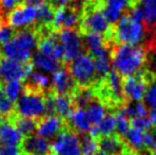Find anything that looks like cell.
<instances>
[{
	"label": "cell",
	"instance_id": "6da1fadb",
	"mask_svg": "<svg viewBox=\"0 0 156 155\" xmlns=\"http://www.w3.org/2000/svg\"><path fill=\"white\" fill-rule=\"evenodd\" d=\"M147 61V51L144 47L118 45L111 54V62L115 71L121 77L137 75Z\"/></svg>",
	"mask_w": 156,
	"mask_h": 155
},
{
	"label": "cell",
	"instance_id": "7a4b0ae2",
	"mask_svg": "<svg viewBox=\"0 0 156 155\" xmlns=\"http://www.w3.org/2000/svg\"><path fill=\"white\" fill-rule=\"evenodd\" d=\"M39 38L34 30L25 29L15 33L14 37L4 44L0 49L3 58L14 61L20 64L31 62L32 52L38 47Z\"/></svg>",
	"mask_w": 156,
	"mask_h": 155
},
{
	"label": "cell",
	"instance_id": "3957f363",
	"mask_svg": "<svg viewBox=\"0 0 156 155\" xmlns=\"http://www.w3.org/2000/svg\"><path fill=\"white\" fill-rule=\"evenodd\" d=\"M84 8V16L81 19V30L84 33H98L105 36L106 38H112L111 23L107 21L103 15L100 5L94 0H87Z\"/></svg>",
	"mask_w": 156,
	"mask_h": 155
},
{
	"label": "cell",
	"instance_id": "277c9868",
	"mask_svg": "<svg viewBox=\"0 0 156 155\" xmlns=\"http://www.w3.org/2000/svg\"><path fill=\"white\" fill-rule=\"evenodd\" d=\"M15 115L36 120L45 116V93L26 85L15 106Z\"/></svg>",
	"mask_w": 156,
	"mask_h": 155
},
{
	"label": "cell",
	"instance_id": "5b68a950",
	"mask_svg": "<svg viewBox=\"0 0 156 155\" xmlns=\"http://www.w3.org/2000/svg\"><path fill=\"white\" fill-rule=\"evenodd\" d=\"M144 23L132 19L129 15L122 16L112 32V39L119 45L137 46L144 38Z\"/></svg>",
	"mask_w": 156,
	"mask_h": 155
},
{
	"label": "cell",
	"instance_id": "8992f818",
	"mask_svg": "<svg viewBox=\"0 0 156 155\" xmlns=\"http://www.w3.org/2000/svg\"><path fill=\"white\" fill-rule=\"evenodd\" d=\"M69 72L79 87H89L97 78L94 58L89 54H81L70 62Z\"/></svg>",
	"mask_w": 156,
	"mask_h": 155
},
{
	"label": "cell",
	"instance_id": "52a82bcc",
	"mask_svg": "<svg viewBox=\"0 0 156 155\" xmlns=\"http://www.w3.org/2000/svg\"><path fill=\"white\" fill-rule=\"evenodd\" d=\"M99 96L103 101L108 102L109 104L121 105L124 102L123 95V80L115 70L111 71L108 75L98 84Z\"/></svg>",
	"mask_w": 156,
	"mask_h": 155
},
{
	"label": "cell",
	"instance_id": "ba28073f",
	"mask_svg": "<svg viewBox=\"0 0 156 155\" xmlns=\"http://www.w3.org/2000/svg\"><path fill=\"white\" fill-rule=\"evenodd\" d=\"M58 38L63 49L64 62H72L82 54L84 44L76 30H61L58 32Z\"/></svg>",
	"mask_w": 156,
	"mask_h": 155
},
{
	"label": "cell",
	"instance_id": "9c48e42d",
	"mask_svg": "<svg viewBox=\"0 0 156 155\" xmlns=\"http://www.w3.org/2000/svg\"><path fill=\"white\" fill-rule=\"evenodd\" d=\"M53 155H82L81 139L73 131L64 129L51 145Z\"/></svg>",
	"mask_w": 156,
	"mask_h": 155
},
{
	"label": "cell",
	"instance_id": "30bf717a",
	"mask_svg": "<svg viewBox=\"0 0 156 155\" xmlns=\"http://www.w3.org/2000/svg\"><path fill=\"white\" fill-rule=\"evenodd\" d=\"M150 81L148 72H138L126 77L123 80L124 98L132 102H140L146 95Z\"/></svg>",
	"mask_w": 156,
	"mask_h": 155
},
{
	"label": "cell",
	"instance_id": "8fae6325",
	"mask_svg": "<svg viewBox=\"0 0 156 155\" xmlns=\"http://www.w3.org/2000/svg\"><path fill=\"white\" fill-rule=\"evenodd\" d=\"M1 77L4 81H25L32 73V63L20 64L8 58H0Z\"/></svg>",
	"mask_w": 156,
	"mask_h": 155
},
{
	"label": "cell",
	"instance_id": "7c38bea8",
	"mask_svg": "<svg viewBox=\"0 0 156 155\" xmlns=\"http://www.w3.org/2000/svg\"><path fill=\"white\" fill-rule=\"evenodd\" d=\"M37 8L32 5H20L9 14L8 25L13 29H25L36 23Z\"/></svg>",
	"mask_w": 156,
	"mask_h": 155
},
{
	"label": "cell",
	"instance_id": "4fadbf2b",
	"mask_svg": "<svg viewBox=\"0 0 156 155\" xmlns=\"http://www.w3.org/2000/svg\"><path fill=\"white\" fill-rule=\"evenodd\" d=\"M136 4L135 0H104L101 3V11L109 23H117L125 10H131Z\"/></svg>",
	"mask_w": 156,
	"mask_h": 155
},
{
	"label": "cell",
	"instance_id": "5bb4252c",
	"mask_svg": "<svg viewBox=\"0 0 156 155\" xmlns=\"http://www.w3.org/2000/svg\"><path fill=\"white\" fill-rule=\"evenodd\" d=\"M51 83L53 93L58 95L71 96V93L76 88V84L70 75L69 70L65 68H60L54 73H52Z\"/></svg>",
	"mask_w": 156,
	"mask_h": 155
},
{
	"label": "cell",
	"instance_id": "9a60e30c",
	"mask_svg": "<svg viewBox=\"0 0 156 155\" xmlns=\"http://www.w3.org/2000/svg\"><path fill=\"white\" fill-rule=\"evenodd\" d=\"M64 126H65V122L61 117H44L38 121L36 132L38 134V136L48 140V139L58 136L64 130Z\"/></svg>",
	"mask_w": 156,
	"mask_h": 155
},
{
	"label": "cell",
	"instance_id": "2e32d148",
	"mask_svg": "<svg viewBox=\"0 0 156 155\" xmlns=\"http://www.w3.org/2000/svg\"><path fill=\"white\" fill-rule=\"evenodd\" d=\"M23 136L11 119L0 118V146H19Z\"/></svg>",
	"mask_w": 156,
	"mask_h": 155
},
{
	"label": "cell",
	"instance_id": "e0dca14e",
	"mask_svg": "<svg viewBox=\"0 0 156 155\" xmlns=\"http://www.w3.org/2000/svg\"><path fill=\"white\" fill-rule=\"evenodd\" d=\"M21 151L23 155H45L51 151V145L43 137L31 135L23 137L21 143Z\"/></svg>",
	"mask_w": 156,
	"mask_h": 155
},
{
	"label": "cell",
	"instance_id": "ac0fdd59",
	"mask_svg": "<svg viewBox=\"0 0 156 155\" xmlns=\"http://www.w3.org/2000/svg\"><path fill=\"white\" fill-rule=\"evenodd\" d=\"M83 44L88 50L89 55L93 58H99L103 55H111L106 45V37L98 33H85Z\"/></svg>",
	"mask_w": 156,
	"mask_h": 155
},
{
	"label": "cell",
	"instance_id": "d6986e66",
	"mask_svg": "<svg viewBox=\"0 0 156 155\" xmlns=\"http://www.w3.org/2000/svg\"><path fill=\"white\" fill-rule=\"evenodd\" d=\"M38 51L53 60L63 61V49L61 47V44L58 38V33L49 34L48 36L39 39L38 43Z\"/></svg>",
	"mask_w": 156,
	"mask_h": 155
},
{
	"label": "cell",
	"instance_id": "ffe728a7",
	"mask_svg": "<svg viewBox=\"0 0 156 155\" xmlns=\"http://www.w3.org/2000/svg\"><path fill=\"white\" fill-rule=\"evenodd\" d=\"M68 120H69V124L72 130L78 133H82V134L88 133L93 126L86 110H83V108H76L72 111V113L68 117Z\"/></svg>",
	"mask_w": 156,
	"mask_h": 155
},
{
	"label": "cell",
	"instance_id": "44dd1931",
	"mask_svg": "<svg viewBox=\"0 0 156 155\" xmlns=\"http://www.w3.org/2000/svg\"><path fill=\"white\" fill-rule=\"evenodd\" d=\"M125 146L126 143L122 140V138H120V136H116V135L102 137L99 140V149L109 155H119L127 148Z\"/></svg>",
	"mask_w": 156,
	"mask_h": 155
},
{
	"label": "cell",
	"instance_id": "7402d4cb",
	"mask_svg": "<svg viewBox=\"0 0 156 155\" xmlns=\"http://www.w3.org/2000/svg\"><path fill=\"white\" fill-rule=\"evenodd\" d=\"M71 99L73 102V106H76V108H85L89 105L93 101H94L96 97V90L91 87H79L74 89V91L71 93Z\"/></svg>",
	"mask_w": 156,
	"mask_h": 155
},
{
	"label": "cell",
	"instance_id": "603a6c76",
	"mask_svg": "<svg viewBox=\"0 0 156 155\" xmlns=\"http://www.w3.org/2000/svg\"><path fill=\"white\" fill-rule=\"evenodd\" d=\"M31 60H32L31 62L33 66L45 71V72L54 73L56 70L60 69V62L45 55V54L41 53L39 51H37L34 55H32Z\"/></svg>",
	"mask_w": 156,
	"mask_h": 155
},
{
	"label": "cell",
	"instance_id": "cb8c5ba5",
	"mask_svg": "<svg viewBox=\"0 0 156 155\" xmlns=\"http://www.w3.org/2000/svg\"><path fill=\"white\" fill-rule=\"evenodd\" d=\"M53 102L55 115L62 119L68 118L73 111V102L71 97L68 95H58L53 93Z\"/></svg>",
	"mask_w": 156,
	"mask_h": 155
},
{
	"label": "cell",
	"instance_id": "d4e9b609",
	"mask_svg": "<svg viewBox=\"0 0 156 155\" xmlns=\"http://www.w3.org/2000/svg\"><path fill=\"white\" fill-rule=\"evenodd\" d=\"M17 128V130L21 133V135L25 137L34 135V133L37 131L38 121L36 119H30V118H21L16 115H14L12 118H10Z\"/></svg>",
	"mask_w": 156,
	"mask_h": 155
},
{
	"label": "cell",
	"instance_id": "484cf974",
	"mask_svg": "<svg viewBox=\"0 0 156 155\" xmlns=\"http://www.w3.org/2000/svg\"><path fill=\"white\" fill-rule=\"evenodd\" d=\"M136 3L142 11L144 25L153 27L156 23V0H138Z\"/></svg>",
	"mask_w": 156,
	"mask_h": 155
},
{
	"label": "cell",
	"instance_id": "4316f807",
	"mask_svg": "<svg viewBox=\"0 0 156 155\" xmlns=\"http://www.w3.org/2000/svg\"><path fill=\"white\" fill-rule=\"evenodd\" d=\"M53 19H54V10L48 3H43L37 8L36 15V23L37 27H46L51 28L53 27Z\"/></svg>",
	"mask_w": 156,
	"mask_h": 155
},
{
	"label": "cell",
	"instance_id": "83f0119b",
	"mask_svg": "<svg viewBox=\"0 0 156 155\" xmlns=\"http://www.w3.org/2000/svg\"><path fill=\"white\" fill-rule=\"evenodd\" d=\"M126 143L129 146V149L133 151H139L142 148H144V131L139 129L132 128L125 135Z\"/></svg>",
	"mask_w": 156,
	"mask_h": 155
},
{
	"label": "cell",
	"instance_id": "f1b7e54d",
	"mask_svg": "<svg viewBox=\"0 0 156 155\" xmlns=\"http://www.w3.org/2000/svg\"><path fill=\"white\" fill-rule=\"evenodd\" d=\"M86 113L93 125L99 124L103 120V118L106 116V107L102 102L94 100L86 107Z\"/></svg>",
	"mask_w": 156,
	"mask_h": 155
},
{
	"label": "cell",
	"instance_id": "f546056e",
	"mask_svg": "<svg viewBox=\"0 0 156 155\" xmlns=\"http://www.w3.org/2000/svg\"><path fill=\"white\" fill-rule=\"evenodd\" d=\"M121 111L129 120L138 119V118L148 117V108L141 102H135L133 104L122 106Z\"/></svg>",
	"mask_w": 156,
	"mask_h": 155
},
{
	"label": "cell",
	"instance_id": "4dcf8cb0",
	"mask_svg": "<svg viewBox=\"0 0 156 155\" xmlns=\"http://www.w3.org/2000/svg\"><path fill=\"white\" fill-rule=\"evenodd\" d=\"M29 84L27 86L31 87L33 89H36L38 91L45 93V90L50 87V79L48 76L44 75L41 72H33L28 77Z\"/></svg>",
	"mask_w": 156,
	"mask_h": 155
},
{
	"label": "cell",
	"instance_id": "1f68e13d",
	"mask_svg": "<svg viewBox=\"0 0 156 155\" xmlns=\"http://www.w3.org/2000/svg\"><path fill=\"white\" fill-rule=\"evenodd\" d=\"M23 82L21 81H5L2 88L5 96L14 103L17 102L20 98V93L23 90Z\"/></svg>",
	"mask_w": 156,
	"mask_h": 155
},
{
	"label": "cell",
	"instance_id": "d6a6232c",
	"mask_svg": "<svg viewBox=\"0 0 156 155\" xmlns=\"http://www.w3.org/2000/svg\"><path fill=\"white\" fill-rule=\"evenodd\" d=\"M81 25V16L76 9H65V16L62 23V30H74Z\"/></svg>",
	"mask_w": 156,
	"mask_h": 155
},
{
	"label": "cell",
	"instance_id": "836d02e7",
	"mask_svg": "<svg viewBox=\"0 0 156 155\" xmlns=\"http://www.w3.org/2000/svg\"><path fill=\"white\" fill-rule=\"evenodd\" d=\"M96 75L99 80H102L111 72V55H103L94 58Z\"/></svg>",
	"mask_w": 156,
	"mask_h": 155
},
{
	"label": "cell",
	"instance_id": "e575fe53",
	"mask_svg": "<svg viewBox=\"0 0 156 155\" xmlns=\"http://www.w3.org/2000/svg\"><path fill=\"white\" fill-rule=\"evenodd\" d=\"M98 128L100 131V138L112 136L116 131V116L114 114L106 115L98 124Z\"/></svg>",
	"mask_w": 156,
	"mask_h": 155
},
{
	"label": "cell",
	"instance_id": "d590c367",
	"mask_svg": "<svg viewBox=\"0 0 156 155\" xmlns=\"http://www.w3.org/2000/svg\"><path fill=\"white\" fill-rule=\"evenodd\" d=\"M15 115V105L10 99L5 96L2 88V84H0V116L6 119H10Z\"/></svg>",
	"mask_w": 156,
	"mask_h": 155
},
{
	"label": "cell",
	"instance_id": "8d00e7d4",
	"mask_svg": "<svg viewBox=\"0 0 156 155\" xmlns=\"http://www.w3.org/2000/svg\"><path fill=\"white\" fill-rule=\"evenodd\" d=\"M129 129H131V121L123 114L121 108H119L117 115H116V131L118 132V135L120 137H125Z\"/></svg>",
	"mask_w": 156,
	"mask_h": 155
},
{
	"label": "cell",
	"instance_id": "74e56055",
	"mask_svg": "<svg viewBox=\"0 0 156 155\" xmlns=\"http://www.w3.org/2000/svg\"><path fill=\"white\" fill-rule=\"evenodd\" d=\"M99 150V141L96 138L89 136L84 137L81 140V152L82 155H94Z\"/></svg>",
	"mask_w": 156,
	"mask_h": 155
},
{
	"label": "cell",
	"instance_id": "f35d334b",
	"mask_svg": "<svg viewBox=\"0 0 156 155\" xmlns=\"http://www.w3.org/2000/svg\"><path fill=\"white\" fill-rule=\"evenodd\" d=\"M144 100V105L151 108V111H156V81L148 86Z\"/></svg>",
	"mask_w": 156,
	"mask_h": 155
},
{
	"label": "cell",
	"instance_id": "ab89813d",
	"mask_svg": "<svg viewBox=\"0 0 156 155\" xmlns=\"http://www.w3.org/2000/svg\"><path fill=\"white\" fill-rule=\"evenodd\" d=\"M15 35V31L11 26L6 25H2L0 27V46H3L4 44H6L8 41H10L11 39L14 37Z\"/></svg>",
	"mask_w": 156,
	"mask_h": 155
},
{
	"label": "cell",
	"instance_id": "60d3db41",
	"mask_svg": "<svg viewBox=\"0 0 156 155\" xmlns=\"http://www.w3.org/2000/svg\"><path fill=\"white\" fill-rule=\"evenodd\" d=\"M144 148L156 152V131L152 129L144 132Z\"/></svg>",
	"mask_w": 156,
	"mask_h": 155
},
{
	"label": "cell",
	"instance_id": "b9f144b4",
	"mask_svg": "<svg viewBox=\"0 0 156 155\" xmlns=\"http://www.w3.org/2000/svg\"><path fill=\"white\" fill-rule=\"evenodd\" d=\"M131 126L132 128L139 129V130L146 132V131H149L152 129L153 124H152V122H151L150 118L144 117V118H138V119L131 120Z\"/></svg>",
	"mask_w": 156,
	"mask_h": 155
},
{
	"label": "cell",
	"instance_id": "7bdbcfd3",
	"mask_svg": "<svg viewBox=\"0 0 156 155\" xmlns=\"http://www.w3.org/2000/svg\"><path fill=\"white\" fill-rule=\"evenodd\" d=\"M23 3V0H0V8L4 13L10 14L12 11H14L18 6H20Z\"/></svg>",
	"mask_w": 156,
	"mask_h": 155
},
{
	"label": "cell",
	"instance_id": "ee69618b",
	"mask_svg": "<svg viewBox=\"0 0 156 155\" xmlns=\"http://www.w3.org/2000/svg\"><path fill=\"white\" fill-rule=\"evenodd\" d=\"M0 155H23L18 146H0Z\"/></svg>",
	"mask_w": 156,
	"mask_h": 155
},
{
	"label": "cell",
	"instance_id": "f6af8a7d",
	"mask_svg": "<svg viewBox=\"0 0 156 155\" xmlns=\"http://www.w3.org/2000/svg\"><path fill=\"white\" fill-rule=\"evenodd\" d=\"M48 4L53 9L54 11L58 9H67L70 8L72 0H47Z\"/></svg>",
	"mask_w": 156,
	"mask_h": 155
},
{
	"label": "cell",
	"instance_id": "bcb514c9",
	"mask_svg": "<svg viewBox=\"0 0 156 155\" xmlns=\"http://www.w3.org/2000/svg\"><path fill=\"white\" fill-rule=\"evenodd\" d=\"M45 1L46 0H23V3H26V5H32L35 8H38L39 5L45 3Z\"/></svg>",
	"mask_w": 156,
	"mask_h": 155
},
{
	"label": "cell",
	"instance_id": "7dc6e473",
	"mask_svg": "<svg viewBox=\"0 0 156 155\" xmlns=\"http://www.w3.org/2000/svg\"><path fill=\"white\" fill-rule=\"evenodd\" d=\"M150 120L152 122L153 125H156V111H151L150 113Z\"/></svg>",
	"mask_w": 156,
	"mask_h": 155
},
{
	"label": "cell",
	"instance_id": "c3c4849f",
	"mask_svg": "<svg viewBox=\"0 0 156 155\" xmlns=\"http://www.w3.org/2000/svg\"><path fill=\"white\" fill-rule=\"evenodd\" d=\"M119 155H135V152L129 149V148H126V149H125L123 152H121Z\"/></svg>",
	"mask_w": 156,
	"mask_h": 155
},
{
	"label": "cell",
	"instance_id": "681fc988",
	"mask_svg": "<svg viewBox=\"0 0 156 155\" xmlns=\"http://www.w3.org/2000/svg\"><path fill=\"white\" fill-rule=\"evenodd\" d=\"M152 37H153V43L156 44V23L152 27Z\"/></svg>",
	"mask_w": 156,
	"mask_h": 155
},
{
	"label": "cell",
	"instance_id": "f907efd6",
	"mask_svg": "<svg viewBox=\"0 0 156 155\" xmlns=\"http://www.w3.org/2000/svg\"><path fill=\"white\" fill-rule=\"evenodd\" d=\"M94 155H109V154H107V153H105V152H103V151H98Z\"/></svg>",
	"mask_w": 156,
	"mask_h": 155
},
{
	"label": "cell",
	"instance_id": "816d5d0a",
	"mask_svg": "<svg viewBox=\"0 0 156 155\" xmlns=\"http://www.w3.org/2000/svg\"><path fill=\"white\" fill-rule=\"evenodd\" d=\"M3 16H2V14L0 13V27H1L2 25H3Z\"/></svg>",
	"mask_w": 156,
	"mask_h": 155
},
{
	"label": "cell",
	"instance_id": "f5cc1de1",
	"mask_svg": "<svg viewBox=\"0 0 156 155\" xmlns=\"http://www.w3.org/2000/svg\"><path fill=\"white\" fill-rule=\"evenodd\" d=\"M97 1H98V2H100V3H102V2L104 1V0H97Z\"/></svg>",
	"mask_w": 156,
	"mask_h": 155
},
{
	"label": "cell",
	"instance_id": "db71d44e",
	"mask_svg": "<svg viewBox=\"0 0 156 155\" xmlns=\"http://www.w3.org/2000/svg\"><path fill=\"white\" fill-rule=\"evenodd\" d=\"M0 79H1V69H0ZM1 84V83H0Z\"/></svg>",
	"mask_w": 156,
	"mask_h": 155
},
{
	"label": "cell",
	"instance_id": "11a10c76",
	"mask_svg": "<svg viewBox=\"0 0 156 155\" xmlns=\"http://www.w3.org/2000/svg\"><path fill=\"white\" fill-rule=\"evenodd\" d=\"M153 155H156V152H154V153H153Z\"/></svg>",
	"mask_w": 156,
	"mask_h": 155
},
{
	"label": "cell",
	"instance_id": "9f6ffc18",
	"mask_svg": "<svg viewBox=\"0 0 156 155\" xmlns=\"http://www.w3.org/2000/svg\"><path fill=\"white\" fill-rule=\"evenodd\" d=\"M135 1H136V2H137V1H138V0H135Z\"/></svg>",
	"mask_w": 156,
	"mask_h": 155
}]
</instances>
